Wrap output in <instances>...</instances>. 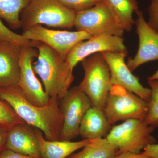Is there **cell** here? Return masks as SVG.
<instances>
[{
    "instance_id": "cell-1",
    "label": "cell",
    "mask_w": 158,
    "mask_h": 158,
    "mask_svg": "<svg viewBox=\"0 0 158 158\" xmlns=\"http://www.w3.org/2000/svg\"><path fill=\"white\" fill-rule=\"evenodd\" d=\"M0 98L7 102L29 125L40 130L46 140L60 139L63 116L58 97L50 98L45 106H35L26 98L18 85L0 88Z\"/></svg>"
},
{
    "instance_id": "cell-2",
    "label": "cell",
    "mask_w": 158,
    "mask_h": 158,
    "mask_svg": "<svg viewBox=\"0 0 158 158\" xmlns=\"http://www.w3.org/2000/svg\"><path fill=\"white\" fill-rule=\"evenodd\" d=\"M36 48L38 55L33 62L34 72L41 79L47 95L60 99L67 94L73 81V69L48 45L39 42Z\"/></svg>"
},
{
    "instance_id": "cell-3",
    "label": "cell",
    "mask_w": 158,
    "mask_h": 158,
    "mask_svg": "<svg viewBox=\"0 0 158 158\" xmlns=\"http://www.w3.org/2000/svg\"><path fill=\"white\" fill-rule=\"evenodd\" d=\"M77 12L65 7L59 0H30L20 16L23 31L37 25L55 28H72Z\"/></svg>"
},
{
    "instance_id": "cell-4",
    "label": "cell",
    "mask_w": 158,
    "mask_h": 158,
    "mask_svg": "<svg viewBox=\"0 0 158 158\" xmlns=\"http://www.w3.org/2000/svg\"><path fill=\"white\" fill-rule=\"evenodd\" d=\"M85 75L79 88L90 98L92 106L103 110L112 85L109 65L102 52L81 61Z\"/></svg>"
},
{
    "instance_id": "cell-5",
    "label": "cell",
    "mask_w": 158,
    "mask_h": 158,
    "mask_svg": "<svg viewBox=\"0 0 158 158\" xmlns=\"http://www.w3.org/2000/svg\"><path fill=\"white\" fill-rule=\"evenodd\" d=\"M155 129L145 119H130L112 127L105 138L117 148L118 154L140 153L147 145L156 142L152 135Z\"/></svg>"
},
{
    "instance_id": "cell-6",
    "label": "cell",
    "mask_w": 158,
    "mask_h": 158,
    "mask_svg": "<svg viewBox=\"0 0 158 158\" xmlns=\"http://www.w3.org/2000/svg\"><path fill=\"white\" fill-rule=\"evenodd\" d=\"M148 109V102L135 94L118 85H112L103 110L113 125L130 119H145Z\"/></svg>"
},
{
    "instance_id": "cell-7",
    "label": "cell",
    "mask_w": 158,
    "mask_h": 158,
    "mask_svg": "<svg viewBox=\"0 0 158 158\" xmlns=\"http://www.w3.org/2000/svg\"><path fill=\"white\" fill-rule=\"evenodd\" d=\"M74 27L77 31L86 32L92 37L110 35L122 37L125 32L104 1L77 12Z\"/></svg>"
},
{
    "instance_id": "cell-8",
    "label": "cell",
    "mask_w": 158,
    "mask_h": 158,
    "mask_svg": "<svg viewBox=\"0 0 158 158\" xmlns=\"http://www.w3.org/2000/svg\"><path fill=\"white\" fill-rule=\"evenodd\" d=\"M60 100L59 106L63 116V124L59 140L70 141L79 135L81 122L92 104L78 86L69 88Z\"/></svg>"
},
{
    "instance_id": "cell-9",
    "label": "cell",
    "mask_w": 158,
    "mask_h": 158,
    "mask_svg": "<svg viewBox=\"0 0 158 158\" xmlns=\"http://www.w3.org/2000/svg\"><path fill=\"white\" fill-rule=\"evenodd\" d=\"M22 35L29 40L48 45L65 60L69 51L76 44L92 37L90 34L82 31L53 30L40 25L25 30Z\"/></svg>"
},
{
    "instance_id": "cell-10",
    "label": "cell",
    "mask_w": 158,
    "mask_h": 158,
    "mask_svg": "<svg viewBox=\"0 0 158 158\" xmlns=\"http://www.w3.org/2000/svg\"><path fill=\"white\" fill-rule=\"evenodd\" d=\"M38 50L32 46H23L20 56V76L17 85L26 98L38 106H45L50 97L43 88L33 68V60L37 58Z\"/></svg>"
},
{
    "instance_id": "cell-11",
    "label": "cell",
    "mask_w": 158,
    "mask_h": 158,
    "mask_svg": "<svg viewBox=\"0 0 158 158\" xmlns=\"http://www.w3.org/2000/svg\"><path fill=\"white\" fill-rule=\"evenodd\" d=\"M102 53L110 68L111 85L125 88L148 102L151 90L141 85L138 78L132 73L128 67L125 62L127 53L110 52Z\"/></svg>"
},
{
    "instance_id": "cell-12",
    "label": "cell",
    "mask_w": 158,
    "mask_h": 158,
    "mask_svg": "<svg viewBox=\"0 0 158 158\" xmlns=\"http://www.w3.org/2000/svg\"><path fill=\"white\" fill-rule=\"evenodd\" d=\"M85 40L76 44L66 57L65 61L73 69L83 59L96 53L110 52L128 54L122 37L102 35L93 36Z\"/></svg>"
},
{
    "instance_id": "cell-13",
    "label": "cell",
    "mask_w": 158,
    "mask_h": 158,
    "mask_svg": "<svg viewBox=\"0 0 158 158\" xmlns=\"http://www.w3.org/2000/svg\"><path fill=\"white\" fill-rule=\"evenodd\" d=\"M136 13L138 18L135 24L139 44L137 54L129 58L127 64L131 72L144 63L158 60V32L146 21L142 11L138 10Z\"/></svg>"
},
{
    "instance_id": "cell-14",
    "label": "cell",
    "mask_w": 158,
    "mask_h": 158,
    "mask_svg": "<svg viewBox=\"0 0 158 158\" xmlns=\"http://www.w3.org/2000/svg\"><path fill=\"white\" fill-rule=\"evenodd\" d=\"M6 149L35 158H41L37 128L26 123L15 126L8 131Z\"/></svg>"
},
{
    "instance_id": "cell-15",
    "label": "cell",
    "mask_w": 158,
    "mask_h": 158,
    "mask_svg": "<svg viewBox=\"0 0 158 158\" xmlns=\"http://www.w3.org/2000/svg\"><path fill=\"white\" fill-rule=\"evenodd\" d=\"M23 46L10 41H0V88L17 85Z\"/></svg>"
},
{
    "instance_id": "cell-16",
    "label": "cell",
    "mask_w": 158,
    "mask_h": 158,
    "mask_svg": "<svg viewBox=\"0 0 158 158\" xmlns=\"http://www.w3.org/2000/svg\"><path fill=\"white\" fill-rule=\"evenodd\" d=\"M112 126L103 110L92 106L81 122L79 135L83 139H101L106 137Z\"/></svg>"
},
{
    "instance_id": "cell-17",
    "label": "cell",
    "mask_w": 158,
    "mask_h": 158,
    "mask_svg": "<svg viewBox=\"0 0 158 158\" xmlns=\"http://www.w3.org/2000/svg\"><path fill=\"white\" fill-rule=\"evenodd\" d=\"M37 135L41 158H67L75 152L83 148L92 140L71 141L67 140L48 141L43 133L37 129Z\"/></svg>"
},
{
    "instance_id": "cell-18",
    "label": "cell",
    "mask_w": 158,
    "mask_h": 158,
    "mask_svg": "<svg viewBox=\"0 0 158 158\" xmlns=\"http://www.w3.org/2000/svg\"><path fill=\"white\" fill-rule=\"evenodd\" d=\"M118 24L130 32L135 24L133 14L139 10L137 0H104Z\"/></svg>"
},
{
    "instance_id": "cell-19",
    "label": "cell",
    "mask_w": 158,
    "mask_h": 158,
    "mask_svg": "<svg viewBox=\"0 0 158 158\" xmlns=\"http://www.w3.org/2000/svg\"><path fill=\"white\" fill-rule=\"evenodd\" d=\"M82 149L67 158H114L118 152L106 138L92 140Z\"/></svg>"
},
{
    "instance_id": "cell-20",
    "label": "cell",
    "mask_w": 158,
    "mask_h": 158,
    "mask_svg": "<svg viewBox=\"0 0 158 158\" xmlns=\"http://www.w3.org/2000/svg\"><path fill=\"white\" fill-rule=\"evenodd\" d=\"M30 0H0V18L7 23L10 28L21 27L20 16Z\"/></svg>"
},
{
    "instance_id": "cell-21",
    "label": "cell",
    "mask_w": 158,
    "mask_h": 158,
    "mask_svg": "<svg viewBox=\"0 0 158 158\" xmlns=\"http://www.w3.org/2000/svg\"><path fill=\"white\" fill-rule=\"evenodd\" d=\"M151 90L148 109L145 120L148 124L155 128L158 127V80L148 81Z\"/></svg>"
},
{
    "instance_id": "cell-22",
    "label": "cell",
    "mask_w": 158,
    "mask_h": 158,
    "mask_svg": "<svg viewBox=\"0 0 158 158\" xmlns=\"http://www.w3.org/2000/svg\"><path fill=\"white\" fill-rule=\"evenodd\" d=\"M25 123L6 102L0 98V124L8 131L17 125Z\"/></svg>"
},
{
    "instance_id": "cell-23",
    "label": "cell",
    "mask_w": 158,
    "mask_h": 158,
    "mask_svg": "<svg viewBox=\"0 0 158 158\" xmlns=\"http://www.w3.org/2000/svg\"><path fill=\"white\" fill-rule=\"evenodd\" d=\"M0 41H10L16 43L23 46L29 45L36 47L38 44L37 41L26 39L22 35L16 34L7 27L2 22L0 18Z\"/></svg>"
},
{
    "instance_id": "cell-24",
    "label": "cell",
    "mask_w": 158,
    "mask_h": 158,
    "mask_svg": "<svg viewBox=\"0 0 158 158\" xmlns=\"http://www.w3.org/2000/svg\"><path fill=\"white\" fill-rule=\"evenodd\" d=\"M63 6L75 11H84L95 6L104 0H59Z\"/></svg>"
},
{
    "instance_id": "cell-25",
    "label": "cell",
    "mask_w": 158,
    "mask_h": 158,
    "mask_svg": "<svg viewBox=\"0 0 158 158\" xmlns=\"http://www.w3.org/2000/svg\"><path fill=\"white\" fill-rule=\"evenodd\" d=\"M150 4L148 8V23L158 32V0H151Z\"/></svg>"
},
{
    "instance_id": "cell-26",
    "label": "cell",
    "mask_w": 158,
    "mask_h": 158,
    "mask_svg": "<svg viewBox=\"0 0 158 158\" xmlns=\"http://www.w3.org/2000/svg\"><path fill=\"white\" fill-rule=\"evenodd\" d=\"M0 158H35L10 150L5 149L0 154Z\"/></svg>"
},
{
    "instance_id": "cell-27",
    "label": "cell",
    "mask_w": 158,
    "mask_h": 158,
    "mask_svg": "<svg viewBox=\"0 0 158 158\" xmlns=\"http://www.w3.org/2000/svg\"><path fill=\"white\" fill-rule=\"evenodd\" d=\"M142 152L152 158H158V144L147 145Z\"/></svg>"
},
{
    "instance_id": "cell-28",
    "label": "cell",
    "mask_w": 158,
    "mask_h": 158,
    "mask_svg": "<svg viewBox=\"0 0 158 158\" xmlns=\"http://www.w3.org/2000/svg\"><path fill=\"white\" fill-rule=\"evenodd\" d=\"M114 158H152L143 152H124L118 154Z\"/></svg>"
},
{
    "instance_id": "cell-29",
    "label": "cell",
    "mask_w": 158,
    "mask_h": 158,
    "mask_svg": "<svg viewBox=\"0 0 158 158\" xmlns=\"http://www.w3.org/2000/svg\"><path fill=\"white\" fill-rule=\"evenodd\" d=\"M8 131L6 128L0 124V154L6 149V142Z\"/></svg>"
},
{
    "instance_id": "cell-30",
    "label": "cell",
    "mask_w": 158,
    "mask_h": 158,
    "mask_svg": "<svg viewBox=\"0 0 158 158\" xmlns=\"http://www.w3.org/2000/svg\"><path fill=\"white\" fill-rule=\"evenodd\" d=\"M148 81L152 80H158V69L153 74L147 78Z\"/></svg>"
}]
</instances>
